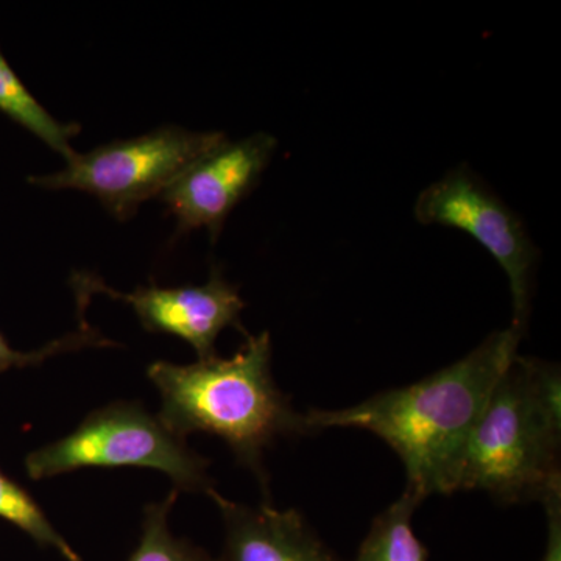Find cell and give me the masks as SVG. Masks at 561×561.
<instances>
[{
    "instance_id": "cell-1",
    "label": "cell",
    "mask_w": 561,
    "mask_h": 561,
    "mask_svg": "<svg viewBox=\"0 0 561 561\" xmlns=\"http://www.w3.org/2000/svg\"><path fill=\"white\" fill-rule=\"evenodd\" d=\"M522 337L512 327L494 332L468 356L412 386L342 411H309V434L330 427L371 432L400 457L413 496L423 502L456 493L467 443L491 391L518 356Z\"/></svg>"
},
{
    "instance_id": "cell-2",
    "label": "cell",
    "mask_w": 561,
    "mask_h": 561,
    "mask_svg": "<svg viewBox=\"0 0 561 561\" xmlns=\"http://www.w3.org/2000/svg\"><path fill=\"white\" fill-rule=\"evenodd\" d=\"M161 397L162 423L181 438L216 435L236 460L267 490L265 451L279 437L309 434L305 413L272 375V339L267 331L249 335L234 356L210 357L191 365L157 360L147 368Z\"/></svg>"
},
{
    "instance_id": "cell-3",
    "label": "cell",
    "mask_w": 561,
    "mask_h": 561,
    "mask_svg": "<svg viewBox=\"0 0 561 561\" xmlns=\"http://www.w3.org/2000/svg\"><path fill=\"white\" fill-rule=\"evenodd\" d=\"M560 449L559 367L516 356L467 443L457 491H486L502 504L542 501L561 486Z\"/></svg>"
},
{
    "instance_id": "cell-4",
    "label": "cell",
    "mask_w": 561,
    "mask_h": 561,
    "mask_svg": "<svg viewBox=\"0 0 561 561\" xmlns=\"http://www.w3.org/2000/svg\"><path fill=\"white\" fill-rule=\"evenodd\" d=\"M209 465L138 401L95 409L76 431L25 459L27 476L36 482L84 468H149L164 472L179 493L205 494L214 490Z\"/></svg>"
},
{
    "instance_id": "cell-5",
    "label": "cell",
    "mask_w": 561,
    "mask_h": 561,
    "mask_svg": "<svg viewBox=\"0 0 561 561\" xmlns=\"http://www.w3.org/2000/svg\"><path fill=\"white\" fill-rule=\"evenodd\" d=\"M221 131H191L164 125L131 139H117L76 153L65 169L28 179L49 191L87 192L117 220H130L139 206L162 192L206 151L219 146Z\"/></svg>"
},
{
    "instance_id": "cell-6",
    "label": "cell",
    "mask_w": 561,
    "mask_h": 561,
    "mask_svg": "<svg viewBox=\"0 0 561 561\" xmlns=\"http://www.w3.org/2000/svg\"><path fill=\"white\" fill-rule=\"evenodd\" d=\"M415 219L470 234L497 261L511 283L513 323L526 331L538 251L523 221L470 169H453L421 191Z\"/></svg>"
},
{
    "instance_id": "cell-7",
    "label": "cell",
    "mask_w": 561,
    "mask_h": 561,
    "mask_svg": "<svg viewBox=\"0 0 561 561\" xmlns=\"http://www.w3.org/2000/svg\"><path fill=\"white\" fill-rule=\"evenodd\" d=\"M77 298L90 300L91 295H105L131 306L144 330L168 334L190 343L198 360L217 356L216 342L227 328H234L249 337L242 324L245 301L239 289L225 279L219 267H213L202 286H139L124 294L106 286L91 273H76L70 279Z\"/></svg>"
},
{
    "instance_id": "cell-8",
    "label": "cell",
    "mask_w": 561,
    "mask_h": 561,
    "mask_svg": "<svg viewBox=\"0 0 561 561\" xmlns=\"http://www.w3.org/2000/svg\"><path fill=\"white\" fill-rule=\"evenodd\" d=\"M278 140L264 131L239 140L225 139L197 161L160 195L176 231L206 230L217 242L225 221L260 183L271 164Z\"/></svg>"
},
{
    "instance_id": "cell-9",
    "label": "cell",
    "mask_w": 561,
    "mask_h": 561,
    "mask_svg": "<svg viewBox=\"0 0 561 561\" xmlns=\"http://www.w3.org/2000/svg\"><path fill=\"white\" fill-rule=\"evenodd\" d=\"M208 496L224 519L225 545L219 561H341L294 508L276 511L268 504L250 507L227 500L216 490Z\"/></svg>"
},
{
    "instance_id": "cell-10",
    "label": "cell",
    "mask_w": 561,
    "mask_h": 561,
    "mask_svg": "<svg viewBox=\"0 0 561 561\" xmlns=\"http://www.w3.org/2000/svg\"><path fill=\"white\" fill-rule=\"evenodd\" d=\"M0 113L43 140L49 149L61 154L65 161L77 153L70 146V140L79 135L80 125L62 124L55 119L22 83L2 50H0Z\"/></svg>"
},
{
    "instance_id": "cell-11",
    "label": "cell",
    "mask_w": 561,
    "mask_h": 561,
    "mask_svg": "<svg viewBox=\"0 0 561 561\" xmlns=\"http://www.w3.org/2000/svg\"><path fill=\"white\" fill-rule=\"evenodd\" d=\"M421 501L405 490L397 502L376 516L353 561H427V549L412 527Z\"/></svg>"
},
{
    "instance_id": "cell-12",
    "label": "cell",
    "mask_w": 561,
    "mask_h": 561,
    "mask_svg": "<svg viewBox=\"0 0 561 561\" xmlns=\"http://www.w3.org/2000/svg\"><path fill=\"white\" fill-rule=\"evenodd\" d=\"M176 497L179 491L173 490L165 500L144 508L139 542L128 561H219L201 546L176 538L169 529V513Z\"/></svg>"
},
{
    "instance_id": "cell-13",
    "label": "cell",
    "mask_w": 561,
    "mask_h": 561,
    "mask_svg": "<svg viewBox=\"0 0 561 561\" xmlns=\"http://www.w3.org/2000/svg\"><path fill=\"white\" fill-rule=\"evenodd\" d=\"M0 518L27 534L39 548L60 553L66 561H83L60 531L55 529L38 502L27 490L0 470Z\"/></svg>"
},
{
    "instance_id": "cell-14",
    "label": "cell",
    "mask_w": 561,
    "mask_h": 561,
    "mask_svg": "<svg viewBox=\"0 0 561 561\" xmlns=\"http://www.w3.org/2000/svg\"><path fill=\"white\" fill-rule=\"evenodd\" d=\"M94 346L102 348V346L117 345L113 341H108L105 335H102L101 331L91 328L84 321L83 316H81L79 330L69 332V334L62 335L57 341L47 343L43 348L28 351V353L14 350L9 341L3 337L2 332H0V373L9 371L11 368L35 367V365L43 364L44 360L58 356V354L94 348Z\"/></svg>"
},
{
    "instance_id": "cell-15",
    "label": "cell",
    "mask_w": 561,
    "mask_h": 561,
    "mask_svg": "<svg viewBox=\"0 0 561 561\" xmlns=\"http://www.w3.org/2000/svg\"><path fill=\"white\" fill-rule=\"evenodd\" d=\"M546 511L548 523V537H546L545 553L541 561H561V486L549 491L548 496L541 501Z\"/></svg>"
}]
</instances>
